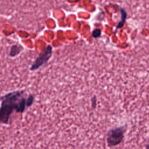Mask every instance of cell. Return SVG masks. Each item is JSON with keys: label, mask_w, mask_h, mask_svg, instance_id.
<instances>
[{"label": "cell", "mask_w": 149, "mask_h": 149, "mask_svg": "<svg viewBox=\"0 0 149 149\" xmlns=\"http://www.w3.org/2000/svg\"><path fill=\"white\" fill-rule=\"evenodd\" d=\"M123 127H118L110 130L107 137L108 146L112 147L120 144L123 139Z\"/></svg>", "instance_id": "obj_1"}, {"label": "cell", "mask_w": 149, "mask_h": 149, "mask_svg": "<svg viewBox=\"0 0 149 149\" xmlns=\"http://www.w3.org/2000/svg\"><path fill=\"white\" fill-rule=\"evenodd\" d=\"M146 149H149V143H148V144L146 146Z\"/></svg>", "instance_id": "obj_2"}]
</instances>
